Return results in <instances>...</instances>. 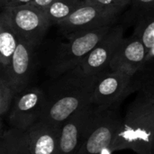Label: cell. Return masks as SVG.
<instances>
[{
    "mask_svg": "<svg viewBox=\"0 0 154 154\" xmlns=\"http://www.w3.org/2000/svg\"><path fill=\"white\" fill-rule=\"evenodd\" d=\"M19 36L14 29L5 9L0 14V76L8 77L13 56L18 45Z\"/></svg>",
    "mask_w": 154,
    "mask_h": 154,
    "instance_id": "14",
    "label": "cell"
},
{
    "mask_svg": "<svg viewBox=\"0 0 154 154\" xmlns=\"http://www.w3.org/2000/svg\"><path fill=\"white\" fill-rule=\"evenodd\" d=\"M125 29L115 24L100 42L89 52L79 65L84 73L91 77H99L110 69L112 59L123 41Z\"/></svg>",
    "mask_w": 154,
    "mask_h": 154,
    "instance_id": "9",
    "label": "cell"
},
{
    "mask_svg": "<svg viewBox=\"0 0 154 154\" xmlns=\"http://www.w3.org/2000/svg\"><path fill=\"white\" fill-rule=\"evenodd\" d=\"M46 92L39 87H28L17 94L6 118L11 128L29 131L43 115Z\"/></svg>",
    "mask_w": 154,
    "mask_h": 154,
    "instance_id": "6",
    "label": "cell"
},
{
    "mask_svg": "<svg viewBox=\"0 0 154 154\" xmlns=\"http://www.w3.org/2000/svg\"><path fill=\"white\" fill-rule=\"evenodd\" d=\"M134 34L138 35L147 51H149L154 45V10L148 13L146 15L139 19L135 23Z\"/></svg>",
    "mask_w": 154,
    "mask_h": 154,
    "instance_id": "18",
    "label": "cell"
},
{
    "mask_svg": "<svg viewBox=\"0 0 154 154\" xmlns=\"http://www.w3.org/2000/svg\"><path fill=\"white\" fill-rule=\"evenodd\" d=\"M147 51L142 39L133 33L132 36L124 38L119 44L112 59L109 70L126 68L136 75L143 68Z\"/></svg>",
    "mask_w": 154,
    "mask_h": 154,
    "instance_id": "12",
    "label": "cell"
},
{
    "mask_svg": "<svg viewBox=\"0 0 154 154\" xmlns=\"http://www.w3.org/2000/svg\"><path fill=\"white\" fill-rule=\"evenodd\" d=\"M134 77L135 74L126 68L108 70L100 75L95 82L91 103L97 106H119L134 92Z\"/></svg>",
    "mask_w": 154,
    "mask_h": 154,
    "instance_id": "5",
    "label": "cell"
},
{
    "mask_svg": "<svg viewBox=\"0 0 154 154\" xmlns=\"http://www.w3.org/2000/svg\"><path fill=\"white\" fill-rule=\"evenodd\" d=\"M134 92L154 99V63L137 73L134 79Z\"/></svg>",
    "mask_w": 154,
    "mask_h": 154,
    "instance_id": "17",
    "label": "cell"
},
{
    "mask_svg": "<svg viewBox=\"0 0 154 154\" xmlns=\"http://www.w3.org/2000/svg\"><path fill=\"white\" fill-rule=\"evenodd\" d=\"M37 47L19 37L18 45L13 56L8 77L6 78L17 93L30 87L35 69V51Z\"/></svg>",
    "mask_w": 154,
    "mask_h": 154,
    "instance_id": "11",
    "label": "cell"
},
{
    "mask_svg": "<svg viewBox=\"0 0 154 154\" xmlns=\"http://www.w3.org/2000/svg\"><path fill=\"white\" fill-rule=\"evenodd\" d=\"M119 106H99L93 125L76 154H111L110 147L121 126L123 118Z\"/></svg>",
    "mask_w": 154,
    "mask_h": 154,
    "instance_id": "4",
    "label": "cell"
},
{
    "mask_svg": "<svg viewBox=\"0 0 154 154\" xmlns=\"http://www.w3.org/2000/svg\"><path fill=\"white\" fill-rule=\"evenodd\" d=\"M117 18L118 16L112 15L83 0L82 5L57 26L67 38L88 31L115 25Z\"/></svg>",
    "mask_w": 154,
    "mask_h": 154,
    "instance_id": "10",
    "label": "cell"
},
{
    "mask_svg": "<svg viewBox=\"0 0 154 154\" xmlns=\"http://www.w3.org/2000/svg\"><path fill=\"white\" fill-rule=\"evenodd\" d=\"M113 26L108 25L67 37L68 42L57 49L50 61L47 73L51 79H56L79 67Z\"/></svg>",
    "mask_w": 154,
    "mask_h": 154,
    "instance_id": "3",
    "label": "cell"
},
{
    "mask_svg": "<svg viewBox=\"0 0 154 154\" xmlns=\"http://www.w3.org/2000/svg\"><path fill=\"white\" fill-rule=\"evenodd\" d=\"M83 4V0H56L45 10L51 25H58L69 18Z\"/></svg>",
    "mask_w": 154,
    "mask_h": 154,
    "instance_id": "16",
    "label": "cell"
},
{
    "mask_svg": "<svg viewBox=\"0 0 154 154\" xmlns=\"http://www.w3.org/2000/svg\"><path fill=\"white\" fill-rule=\"evenodd\" d=\"M0 154H32L29 131L11 127L3 131L0 139Z\"/></svg>",
    "mask_w": 154,
    "mask_h": 154,
    "instance_id": "15",
    "label": "cell"
},
{
    "mask_svg": "<svg viewBox=\"0 0 154 154\" xmlns=\"http://www.w3.org/2000/svg\"><path fill=\"white\" fill-rule=\"evenodd\" d=\"M152 63H154V45L147 51V55H146L145 61H144V65H143V69H144L145 67H148V66L152 65Z\"/></svg>",
    "mask_w": 154,
    "mask_h": 154,
    "instance_id": "24",
    "label": "cell"
},
{
    "mask_svg": "<svg viewBox=\"0 0 154 154\" xmlns=\"http://www.w3.org/2000/svg\"><path fill=\"white\" fill-rule=\"evenodd\" d=\"M152 154H154V138H153V143H152Z\"/></svg>",
    "mask_w": 154,
    "mask_h": 154,
    "instance_id": "25",
    "label": "cell"
},
{
    "mask_svg": "<svg viewBox=\"0 0 154 154\" xmlns=\"http://www.w3.org/2000/svg\"><path fill=\"white\" fill-rule=\"evenodd\" d=\"M127 14L129 22L136 23L139 19L154 10V0H133Z\"/></svg>",
    "mask_w": 154,
    "mask_h": 154,
    "instance_id": "21",
    "label": "cell"
},
{
    "mask_svg": "<svg viewBox=\"0 0 154 154\" xmlns=\"http://www.w3.org/2000/svg\"><path fill=\"white\" fill-rule=\"evenodd\" d=\"M99 106L90 104L71 116L60 126L59 154H76L88 134Z\"/></svg>",
    "mask_w": 154,
    "mask_h": 154,
    "instance_id": "8",
    "label": "cell"
},
{
    "mask_svg": "<svg viewBox=\"0 0 154 154\" xmlns=\"http://www.w3.org/2000/svg\"><path fill=\"white\" fill-rule=\"evenodd\" d=\"M88 4L96 5L103 11L118 16L126 7L130 6L133 0H84Z\"/></svg>",
    "mask_w": 154,
    "mask_h": 154,
    "instance_id": "20",
    "label": "cell"
},
{
    "mask_svg": "<svg viewBox=\"0 0 154 154\" xmlns=\"http://www.w3.org/2000/svg\"><path fill=\"white\" fill-rule=\"evenodd\" d=\"M5 10L18 36L38 48L51 26L44 10L32 4Z\"/></svg>",
    "mask_w": 154,
    "mask_h": 154,
    "instance_id": "7",
    "label": "cell"
},
{
    "mask_svg": "<svg viewBox=\"0 0 154 154\" xmlns=\"http://www.w3.org/2000/svg\"><path fill=\"white\" fill-rule=\"evenodd\" d=\"M56 0H32L30 4L33 5L36 7H39L42 10H45L49 5L54 3Z\"/></svg>",
    "mask_w": 154,
    "mask_h": 154,
    "instance_id": "23",
    "label": "cell"
},
{
    "mask_svg": "<svg viewBox=\"0 0 154 154\" xmlns=\"http://www.w3.org/2000/svg\"><path fill=\"white\" fill-rule=\"evenodd\" d=\"M153 138L154 99L138 93L126 110L110 151L131 150L137 154H152Z\"/></svg>",
    "mask_w": 154,
    "mask_h": 154,
    "instance_id": "2",
    "label": "cell"
},
{
    "mask_svg": "<svg viewBox=\"0 0 154 154\" xmlns=\"http://www.w3.org/2000/svg\"><path fill=\"white\" fill-rule=\"evenodd\" d=\"M60 127L39 121L30 130L32 154H59Z\"/></svg>",
    "mask_w": 154,
    "mask_h": 154,
    "instance_id": "13",
    "label": "cell"
},
{
    "mask_svg": "<svg viewBox=\"0 0 154 154\" xmlns=\"http://www.w3.org/2000/svg\"><path fill=\"white\" fill-rule=\"evenodd\" d=\"M17 94L11 82L6 78L0 76V116L2 119L7 118Z\"/></svg>",
    "mask_w": 154,
    "mask_h": 154,
    "instance_id": "19",
    "label": "cell"
},
{
    "mask_svg": "<svg viewBox=\"0 0 154 154\" xmlns=\"http://www.w3.org/2000/svg\"><path fill=\"white\" fill-rule=\"evenodd\" d=\"M32 1V0H0V7L1 10L10 9L30 4Z\"/></svg>",
    "mask_w": 154,
    "mask_h": 154,
    "instance_id": "22",
    "label": "cell"
},
{
    "mask_svg": "<svg viewBox=\"0 0 154 154\" xmlns=\"http://www.w3.org/2000/svg\"><path fill=\"white\" fill-rule=\"evenodd\" d=\"M46 92V105L40 121L60 127L71 116L92 104L96 77L87 75L80 67L52 79Z\"/></svg>",
    "mask_w": 154,
    "mask_h": 154,
    "instance_id": "1",
    "label": "cell"
}]
</instances>
